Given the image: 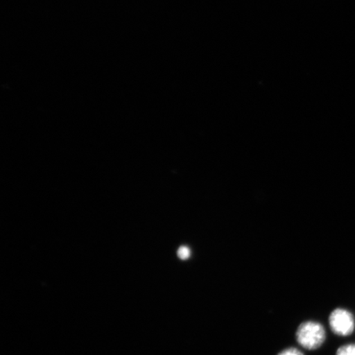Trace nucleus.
Instances as JSON below:
<instances>
[{
    "label": "nucleus",
    "instance_id": "obj_4",
    "mask_svg": "<svg viewBox=\"0 0 355 355\" xmlns=\"http://www.w3.org/2000/svg\"><path fill=\"white\" fill-rule=\"evenodd\" d=\"M191 255V251L187 246H182L178 250V256L182 260H187Z\"/></svg>",
    "mask_w": 355,
    "mask_h": 355
},
{
    "label": "nucleus",
    "instance_id": "obj_2",
    "mask_svg": "<svg viewBox=\"0 0 355 355\" xmlns=\"http://www.w3.org/2000/svg\"><path fill=\"white\" fill-rule=\"evenodd\" d=\"M329 322L333 332L340 336H349L354 330V318L348 310L338 309L333 311Z\"/></svg>",
    "mask_w": 355,
    "mask_h": 355
},
{
    "label": "nucleus",
    "instance_id": "obj_3",
    "mask_svg": "<svg viewBox=\"0 0 355 355\" xmlns=\"http://www.w3.org/2000/svg\"><path fill=\"white\" fill-rule=\"evenodd\" d=\"M336 355H355V344L341 346V347L337 350Z\"/></svg>",
    "mask_w": 355,
    "mask_h": 355
},
{
    "label": "nucleus",
    "instance_id": "obj_5",
    "mask_svg": "<svg viewBox=\"0 0 355 355\" xmlns=\"http://www.w3.org/2000/svg\"><path fill=\"white\" fill-rule=\"evenodd\" d=\"M279 355H304V354H302L300 352V350H298V349H296L294 348H291V349H287L286 350H284V352H282Z\"/></svg>",
    "mask_w": 355,
    "mask_h": 355
},
{
    "label": "nucleus",
    "instance_id": "obj_1",
    "mask_svg": "<svg viewBox=\"0 0 355 355\" xmlns=\"http://www.w3.org/2000/svg\"><path fill=\"white\" fill-rule=\"evenodd\" d=\"M325 339V329L321 324L318 322H304L297 331V340L306 349H318L323 344Z\"/></svg>",
    "mask_w": 355,
    "mask_h": 355
}]
</instances>
